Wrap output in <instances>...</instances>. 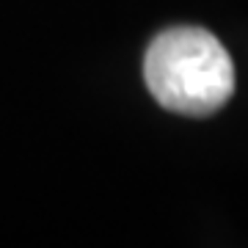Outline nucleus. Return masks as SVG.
Returning <instances> with one entry per match:
<instances>
[{
  "instance_id": "1",
  "label": "nucleus",
  "mask_w": 248,
  "mask_h": 248,
  "mask_svg": "<svg viewBox=\"0 0 248 248\" xmlns=\"http://www.w3.org/2000/svg\"><path fill=\"white\" fill-rule=\"evenodd\" d=\"M143 80L166 110L204 119L232 99L234 63L210 31L177 25L152 39L143 58Z\"/></svg>"
}]
</instances>
